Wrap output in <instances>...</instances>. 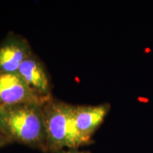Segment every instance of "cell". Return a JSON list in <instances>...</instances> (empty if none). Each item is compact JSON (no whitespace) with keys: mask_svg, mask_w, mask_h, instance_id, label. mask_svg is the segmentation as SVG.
<instances>
[{"mask_svg":"<svg viewBox=\"0 0 153 153\" xmlns=\"http://www.w3.org/2000/svg\"><path fill=\"white\" fill-rule=\"evenodd\" d=\"M43 104L0 107V128L11 143H18L46 152Z\"/></svg>","mask_w":153,"mask_h":153,"instance_id":"cell-1","label":"cell"},{"mask_svg":"<svg viewBox=\"0 0 153 153\" xmlns=\"http://www.w3.org/2000/svg\"><path fill=\"white\" fill-rule=\"evenodd\" d=\"M74 108V105L56 100L53 97L43 104L46 152L57 153L89 144L76 128Z\"/></svg>","mask_w":153,"mask_h":153,"instance_id":"cell-2","label":"cell"},{"mask_svg":"<svg viewBox=\"0 0 153 153\" xmlns=\"http://www.w3.org/2000/svg\"><path fill=\"white\" fill-rule=\"evenodd\" d=\"M51 98H43L34 92L18 72L0 73V107L44 104Z\"/></svg>","mask_w":153,"mask_h":153,"instance_id":"cell-3","label":"cell"},{"mask_svg":"<svg viewBox=\"0 0 153 153\" xmlns=\"http://www.w3.org/2000/svg\"><path fill=\"white\" fill-rule=\"evenodd\" d=\"M33 54L26 38L10 34L0 45V73L17 72L22 63Z\"/></svg>","mask_w":153,"mask_h":153,"instance_id":"cell-4","label":"cell"},{"mask_svg":"<svg viewBox=\"0 0 153 153\" xmlns=\"http://www.w3.org/2000/svg\"><path fill=\"white\" fill-rule=\"evenodd\" d=\"M18 73L30 89L43 98L52 97V87L48 72L43 62L33 54L22 63Z\"/></svg>","mask_w":153,"mask_h":153,"instance_id":"cell-5","label":"cell"},{"mask_svg":"<svg viewBox=\"0 0 153 153\" xmlns=\"http://www.w3.org/2000/svg\"><path fill=\"white\" fill-rule=\"evenodd\" d=\"M111 109L109 104L85 106L74 105L75 123L80 135L90 143L93 135L103 123Z\"/></svg>","mask_w":153,"mask_h":153,"instance_id":"cell-6","label":"cell"},{"mask_svg":"<svg viewBox=\"0 0 153 153\" xmlns=\"http://www.w3.org/2000/svg\"><path fill=\"white\" fill-rule=\"evenodd\" d=\"M10 143L11 142L9 141L8 137H7V135H5L4 133L2 131V130L0 128V148L1 147L4 146V145L10 144Z\"/></svg>","mask_w":153,"mask_h":153,"instance_id":"cell-7","label":"cell"},{"mask_svg":"<svg viewBox=\"0 0 153 153\" xmlns=\"http://www.w3.org/2000/svg\"><path fill=\"white\" fill-rule=\"evenodd\" d=\"M57 153H91L89 151L79 150V149H69V150H61Z\"/></svg>","mask_w":153,"mask_h":153,"instance_id":"cell-8","label":"cell"}]
</instances>
